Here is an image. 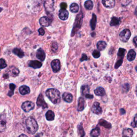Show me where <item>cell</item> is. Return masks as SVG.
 Returning <instances> with one entry per match:
<instances>
[{
    "label": "cell",
    "instance_id": "9a60e30c",
    "mask_svg": "<svg viewBox=\"0 0 137 137\" xmlns=\"http://www.w3.org/2000/svg\"><path fill=\"white\" fill-rule=\"evenodd\" d=\"M59 18L62 21H65L68 18L69 12L66 9H61L59 11Z\"/></svg>",
    "mask_w": 137,
    "mask_h": 137
},
{
    "label": "cell",
    "instance_id": "e575fe53",
    "mask_svg": "<svg viewBox=\"0 0 137 137\" xmlns=\"http://www.w3.org/2000/svg\"><path fill=\"white\" fill-rule=\"evenodd\" d=\"M78 132H79L80 136H82V137L84 136H85V132H84V131H83V130L82 124H81L78 126Z\"/></svg>",
    "mask_w": 137,
    "mask_h": 137
},
{
    "label": "cell",
    "instance_id": "83f0119b",
    "mask_svg": "<svg viewBox=\"0 0 137 137\" xmlns=\"http://www.w3.org/2000/svg\"><path fill=\"white\" fill-rule=\"evenodd\" d=\"M12 52L15 55L18 56L20 58H23V57L24 56V53L21 49L16 48L13 49Z\"/></svg>",
    "mask_w": 137,
    "mask_h": 137
},
{
    "label": "cell",
    "instance_id": "1f68e13d",
    "mask_svg": "<svg viewBox=\"0 0 137 137\" xmlns=\"http://www.w3.org/2000/svg\"><path fill=\"white\" fill-rule=\"evenodd\" d=\"M99 124L101 126H103L104 127H105L107 129H110L111 128V125L108 122H107V121H105L104 119H101L99 122Z\"/></svg>",
    "mask_w": 137,
    "mask_h": 137
},
{
    "label": "cell",
    "instance_id": "8992f818",
    "mask_svg": "<svg viewBox=\"0 0 137 137\" xmlns=\"http://www.w3.org/2000/svg\"><path fill=\"white\" fill-rule=\"evenodd\" d=\"M131 33L129 29H124L119 33V39L123 42H127L131 37Z\"/></svg>",
    "mask_w": 137,
    "mask_h": 137
},
{
    "label": "cell",
    "instance_id": "ba28073f",
    "mask_svg": "<svg viewBox=\"0 0 137 137\" xmlns=\"http://www.w3.org/2000/svg\"><path fill=\"white\" fill-rule=\"evenodd\" d=\"M39 23L43 27H48L51 25L52 23V19L48 17H42L39 20Z\"/></svg>",
    "mask_w": 137,
    "mask_h": 137
},
{
    "label": "cell",
    "instance_id": "681fc988",
    "mask_svg": "<svg viewBox=\"0 0 137 137\" xmlns=\"http://www.w3.org/2000/svg\"><path fill=\"white\" fill-rule=\"evenodd\" d=\"M22 136H24V137H27V136H26V135H21V136H20L19 137H22Z\"/></svg>",
    "mask_w": 137,
    "mask_h": 137
},
{
    "label": "cell",
    "instance_id": "f6af8a7d",
    "mask_svg": "<svg viewBox=\"0 0 137 137\" xmlns=\"http://www.w3.org/2000/svg\"><path fill=\"white\" fill-rule=\"evenodd\" d=\"M85 96L86 97V98L87 99H92L93 98V95H91V94H86V95H85Z\"/></svg>",
    "mask_w": 137,
    "mask_h": 137
},
{
    "label": "cell",
    "instance_id": "7dc6e473",
    "mask_svg": "<svg viewBox=\"0 0 137 137\" xmlns=\"http://www.w3.org/2000/svg\"><path fill=\"white\" fill-rule=\"evenodd\" d=\"M137 36H135L134 39H133V42H134V44L136 47H137Z\"/></svg>",
    "mask_w": 137,
    "mask_h": 137
},
{
    "label": "cell",
    "instance_id": "836d02e7",
    "mask_svg": "<svg viewBox=\"0 0 137 137\" xmlns=\"http://www.w3.org/2000/svg\"><path fill=\"white\" fill-rule=\"evenodd\" d=\"M6 129V124L5 122L0 121V132H3Z\"/></svg>",
    "mask_w": 137,
    "mask_h": 137
},
{
    "label": "cell",
    "instance_id": "603a6c76",
    "mask_svg": "<svg viewBox=\"0 0 137 137\" xmlns=\"http://www.w3.org/2000/svg\"><path fill=\"white\" fill-rule=\"evenodd\" d=\"M96 16L94 14H93L92 18L91 20V22H90V26H91L92 30L95 29L96 24Z\"/></svg>",
    "mask_w": 137,
    "mask_h": 137
},
{
    "label": "cell",
    "instance_id": "b9f144b4",
    "mask_svg": "<svg viewBox=\"0 0 137 137\" xmlns=\"http://www.w3.org/2000/svg\"><path fill=\"white\" fill-rule=\"evenodd\" d=\"M38 32H39V35H43L45 34V30L44 29H43V28L41 27V28H40L38 30Z\"/></svg>",
    "mask_w": 137,
    "mask_h": 137
},
{
    "label": "cell",
    "instance_id": "30bf717a",
    "mask_svg": "<svg viewBox=\"0 0 137 137\" xmlns=\"http://www.w3.org/2000/svg\"><path fill=\"white\" fill-rule=\"evenodd\" d=\"M36 105H37L39 107H41L43 109L48 108V105L45 101V100L43 99V96L42 94H40L39 95L37 99V101H36Z\"/></svg>",
    "mask_w": 137,
    "mask_h": 137
},
{
    "label": "cell",
    "instance_id": "ee69618b",
    "mask_svg": "<svg viewBox=\"0 0 137 137\" xmlns=\"http://www.w3.org/2000/svg\"><path fill=\"white\" fill-rule=\"evenodd\" d=\"M87 60H88L87 56V55L86 54H83L82 56V57L81 58V61L82 62L83 61H87Z\"/></svg>",
    "mask_w": 137,
    "mask_h": 137
},
{
    "label": "cell",
    "instance_id": "7a4b0ae2",
    "mask_svg": "<svg viewBox=\"0 0 137 137\" xmlns=\"http://www.w3.org/2000/svg\"><path fill=\"white\" fill-rule=\"evenodd\" d=\"M25 125L27 132L31 135H34L37 132L39 128L37 122L31 117H29L26 119Z\"/></svg>",
    "mask_w": 137,
    "mask_h": 137
},
{
    "label": "cell",
    "instance_id": "4fadbf2b",
    "mask_svg": "<svg viewBox=\"0 0 137 137\" xmlns=\"http://www.w3.org/2000/svg\"><path fill=\"white\" fill-rule=\"evenodd\" d=\"M86 106L85 100L82 97H80L78 101L77 110L78 111H82L85 109Z\"/></svg>",
    "mask_w": 137,
    "mask_h": 137
},
{
    "label": "cell",
    "instance_id": "e0dca14e",
    "mask_svg": "<svg viewBox=\"0 0 137 137\" xmlns=\"http://www.w3.org/2000/svg\"><path fill=\"white\" fill-rule=\"evenodd\" d=\"M19 93L22 95H25L28 94L30 93V88L29 87L26 85H23L21 86L19 88Z\"/></svg>",
    "mask_w": 137,
    "mask_h": 137
},
{
    "label": "cell",
    "instance_id": "f35d334b",
    "mask_svg": "<svg viewBox=\"0 0 137 137\" xmlns=\"http://www.w3.org/2000/svg\"><path fill=\"white\" fill-rule=\"evenodd\" d=\"M120 2L123 6H126L130 3L131 0H120Z\"/></svg>",
    "mask_w": 137,
    "mask_h": 137
},
{
    "label": "cell",
    "instance_id": "3957f363",
    "mask_svg": "<svg viewBox=\"0 0 137 137\" xmlns=\"http://www.w3.org/2000/svg\"><path fill=\"white\" fill-rule=\"evenodd\" d=\"M82 19H83V15L82 11L76 16V18L75 19V22L74 23V25H73V28L72 29V31L71 32V36H74L75 34L77 32L78 30L81 28L82 23Z\"/></svg>",
    "mask_w": 137,
    "mask_h": 137
},
{
    "label": "cell",
    "instance_id": "9c48e42d",
    "mask_svg": "<svg viewBox=\"0 0 137 137\" xmlns=\"http://www.w3.org/2000/svg\"><path fill=\"white\" fill-rule=\"evenodd\" d=\"M51 66L54 72H58L60 69H61V63L59 60L58 59H55L53 60L51 62Z\"/></svg>",
    "mask_w": 137,
    "mask_h": 137
},
{
    "label": "cell",
    "instance_id": "f907efd6",
    "mask_svg": "<svg viewBox=\"0 0 137 137\" xmlns=\"http://www.w3.org/2000/svg\"><path fill=\"white\" fill-rule=\"evenodd\" d=\"M2 10V8H0V12H1Z\"/></svg>",
    "mask_w": 137,
    "mask_h": 137
},
{
    "label": "cell",
    "instance_id": "5b68a950",
    "mask_svg": "<svg viewBox=\"0 0 137 137\" xmlns=\"http://www.w3.org/2000/svg\"><path fill=\"white\" fill-rule=\"evenodd\" d=\"M54 0H45L44 7L47 14H51L54 10Z\"/></svg>",
    "mask_w": 137,
    "mask_h": 137
},
{
    "label": "cell",
    "instance_id": "d590c367",
    "mask_svg": "<svg viewBox=\"0 0 137 137\" xmlns=\"http://www.w3.org/2000/svg\"><path fill=\"white\" fill-rule=\"evenodd\" d=\"M6 66H7V64H6L5 60L3 58L0 59V69H4L6 67Z\"/></svg>",
    "mask_w": 137,
    "mask_h": 137
},
{
    "label": "cell",
    "instance_id": "7bdbcfd3",
    "mask_svg": "<svg viewBox=\"0 0 137 137\" xmlns=\"http://www.w3.org/2000/svg\"><path fill=\"white\" fill-rule=\"evenodd\" d=\"M60 6H61V9H66L67 8V4L65 2H62L61 3Z\"/></svg>",
    "mask_w": 137,
    "mask_h": 137
},
{
    "label": "cell",
    "instance_id": "277c9868",
    "mask_svg": "<svg viewBox=\"0 0 137 137\" xmlns=\"http://www.w3.org/2000/svg\"><path fill=\"white\" fill-rule=\"evenodd\" d=\"M126 52V51L125 49L122 48H119L118 54H117V62H116L115 65V69H118L120 66L122 65Z\"/></svg>",
    "mask_w": 137,
    "mask_h": 137
},
{
    "label": "cell",
    "instance_id": "f1b7e54d",
    "mask_svg": "<svg viewBox=\"0 0 137 137\" xmlns=\"http://www.w3.org/2000/svg\"><path fill=\"white\" fill-rule=\"evenodd\" d=\"M91 136L93 137H97L100 135V129L99 127H96L94 129H93L91 132Z\"/></svg>",
    "mask_w": 137,
    "mask_h": 137
},
{
    "label": "cell",
    "instance_id": "ffe728a7",
    "mask_svg": "<svg viewBox=\"0 0 137 137\" xmlns=\"http://www.w3.org/2000/svg\"><path fill=\"white\" fill-rule=\"evenodd\" d=\"M136 57V53L133 49H131L129 52L128 56H127V59L129 61L131 62L133 61Z\"/></svg>",
    "mask_w": 137,
    "mask_h": 137
},
{
    "label": "cell",
    "instance_id": "2e32d148",
    "mask_svg": "<svg viewBox=\"0 0 137 137\" xmlns=\"http://www.w3.org/2000/svg\"><path fill=\"white\" fill-rule=\"evenodd\" d=\"M36 56L37 58L41 61H44L46 58L45 53L43 51V50L41 48H39L37 52H36Z\"/></svg>",
    "mask_w": 137,
    "mask_h": 137
},
{
    "label": "cell",
    "instance_id": "8d00e7d4",
    "mask_svg": "<svg viewBox=\"0 0 137 137\" xmlns=\"http://www.w3.org/2000/svg\"><path fill=\"white\" fill-rule=\"evenodd\" d=\"M92 55L94 58H98L100 57L101 54H100V52H99V51H98V50H94L92 53Z\"/></svg>",
    "mask_w": 137,
    "mask_h": 137
},
{
    "label": "cell",
    "instance_id": "6da1fadb",
    "mask_svg": "<svg viewBox=\"0 0 137 137\" xmlns=\"http://www.w3.org/2000/svg\"><path fill=\"white\" fill-rule=\"evenodd\" d=\"M46 94L54 104H58L61 101V93L57 89H48L46 92Z\"/></svg>",
    "mask_w": 137,
    "mask_h": 137
},
{
    "label": "cell",
    "instance_id": "c3c4849f",
    "mask_svg": "<svg viewBox=\"0 0 137 137\" xmlns=\"http://www.w3.org/2000/svg\"><path fill=\"white\" fill-rule=\"evenodd\" d=\"M3 77H4V78H8L9 77V75L8 74V73H6L5 75H4V76H3Z\"/></svg>",
    "mask_w": 137,
    "mask_h": 137
},
{
    "label": "cell",
    "instance_id": "5bb4252c",
    "mask_svg": "<svg viewBox=\"0 0 137 137\" xmlns=\"http://www.w3.org/2000/svg\"><path fill=\"white\" fill-rule=\"evenodd\" d=\"M103 5L106 8H112L115 5V0H102Z\"/></svg>",
    "mask_w": 137,
    "mask_h": 137
},
{
    "label": "cell",
    "instance_id": "d6a6232c",
    "mask_svg": "<svg viewBox=\"0 0 137 137\" xmlns=\"http://www.w3.org/2000/svg\"><path fill=\"white\" fill-rule=\"evenodd\" d=\"M9 87L10 90V91L8 92V95L9 96H11L14 93V89L16 88V85L14 84V83H10V84L9 85Z\"/></svg>",
    "mask_w": 137,
    "mask_h": 137
},
{
    "label": "cell",
    "instance_id": "60d3db41",
    "mask_svg": "<svg viewBox=\"0 0 137 137\" xmlns=\"http://www.w3.org/2000/svg\"><path fill=\"white\" fill-rule=\"evenodd\" d=\"M129 87H130L129 84H128V83H126V84L124 85L123 86V90H124V91H126L125 92H127L129 90Z\"/></svg>",
    "mask_w": 137,
    "mask_h": 137
},
{
    "label": "cell",
    "instance_id": "ab89813d",
    "mask_svg": "<svg viewBox=\"0 0 137 137\" xmlns=\"http://www.w3.org/2000/svg\"><path fill=\"white\" fill-rule=\"evenodd\" d=\"M131 125L134 128H135L137 127V115H136L135 116L134 119H133V122H132L131 123Z\"/></svg>",
    "mask_w": 137,
    "mask_h": 137
},
{
    "label": "cell",
    "instance_id": "d6986e66",
    "mask_svg": "<svg viewBox=\"0 0 137 137\" xmlns=\"http://www.w3.org/2000/svg\"><path fill=\"white\" fill-rule=\"evenodd\" d=\"M62 98L64 101L68 103H71L73 101V96L71 94H70L69 93L65 92L63 93Z\"/></svg>",
    "mask_w": 137,
    "mask_h": 137
},
{
    "label": "cell",
    "instance_id": "8fae6325",
    "mask_svg": "<svg viewBox=\"0 0 137 137\" xmlns=\"http://www.w3.org/2000/svg\"><path fill=\"white\" fill-rule=\"evenodd\" d=\"M92 111L96 115H100L102 112V110L100 107V103L98 102H95L92 107Z\"/></svg>",
    "mask_w": 137,
    "mask_h": 137
},
{
    "label": "cell",
    "instance_id": "f546056e",
    "mask_svg": "<svg viewBox=\"0 0 137 137\" xmlns=\"http://www.w3.org/2000/svg\"><path fill=\"white\" fill-rule=\"evenodd\" d=\"M70 11L73 13H77L78 12L79 9V5L76 3H73L71 4L70 6Z\"/></svg>",
    "mask_w": 137,
    "mask_h": 137
},
{
    "label": "cell",
    "instance_id": "ac0fdd59",
    "mask_svg": "<svg viewBox=\"0 0 137 137\" xmlns=\"http://www.w3.org/2000/svg\"><path fill=\"white\" fill-rule=\"evenodd\" d=\"M42 65V63L38 61H30L28 62V66L34 69L40 68Z\"/></svg>",
    "mask_w": 137,
    "mask_h": 137
},
{
    "label": "cell",
    "instance_id": "bcb514c9",
    "mask_svg": "<svg viewBox=\"0 0 137 137\" xmlns=\"http://www.w3.org/2000/svg\"><path fill=\"white\" fill-rule=\"evenodd\" d=\"M120 112H121V113L122 115L125 114V110L124 109L122 108V109H120Z\"/></svg>",
    "mask_w": 137,
    "mask_h": 137
},
{
    "label": "cell",
    "instance_id": "484cf974",
    "mask_svg": "<svg viewBox=\"0 0 137 137\" xmlns=\"http://www.w3.org/2000/svg\"><path fill=\"white\" fill-rule=\"evenodd\" d=\"M120 19L116 17H113L111 18V21L110 23V25L111 26H117L120 24Z\"/></svg>",
    "mask_w": 137,
    "mask_h": 137
},
{
    "label": "cell",
    "instance_id": "74e56055",
    "mask_svg": "<svg viewBox=\"0 0 137 137\" xmlns=\"http://www.w3.org/2000/svg\"><path fill=\"white\" fill-rule=\"evenodd\" d=\"M52 50L53 51V52H56L58 49V45L56 42H54L52 45Z\"/></svg>",
    "mask_w": 137,
    "mask_h": 137
},
{
    "label": "cell",
    "instance_id": "52a82bcc",
    "mask_svg": "<svg viewBox=\"0 0 137 137\" xmlns=\"http://www.w3.org/2000/svg\"><path fill=\"white\" fill-rule=\"evenodd\" d=\"M35 107L34 103L32 101H27L23 103L22 105V108L25 112H29L33 110Z\"/></svg>",
    "mask_w": 137,
    "mask_h": 137
},
{
    "label": "cell",
    "instance_id": "4316f807",
    "mask_svg": "<svg viewBox=\"0 0 137 137\" xmlns=\"http://www.w3.org/2000/svg\"><path fill=\"white\" fill-rule=\"evenodd\" d=\"M90 87L88 85H83L81 87V93L82 94L83 96L86 94H89Z\"/></svg>",
    "mask_w": 137,
    "mask_h": 137
},
{
    "label": "cell",
    "instance_id": "4dcf8cb0",
    "mask_svg": "<svg viewBox=\"0 0 137 137\" xmlns=\"http://www.w3.org/2000/svg\"><path fill=\"white\" fill-rule=\"evenodd\" d=\"M84 6L87 10H91L93 8V3L91 0H87L85 2Z\"/></svg>",
    "mask_w": 137,
    "mask_h": 137
},
{
    "label": "cell",
    "instance_id": "7402d4cb",
    "mask_svg": "<svg viewBox=\"0 0 137 137\" xmlns=\"http://www.w3.org/2000/svg\"><path fill=\"white\" fill-rule=\"evenodd\" d=\"M46 117L47 120L49 121H52L54 120L55 118V113L52 110H48L46 113Z\"/></svg>",
    "mask_w": 137,
    "mask_h": 137
},
{
    "label": "cell",
    "instance_id": "7c38bea8",
    "mask_svg": "<svg viewBox=\"0 0 137 137\" xmlns=\"http://www.w3.org/2000/svg\"><path fill=\"white\" fill-rule=\"evenodd\" d=\"M7 73L9 75L13 77H16L19 75V71L17 68L15 67L14 66H12L9 67V68L8 69Z\"/></svg>",
    "mask_w": 137,
    "mask_h": 137
},
{
    "label": "cell",
    "instance_id": "d4e9b609",
    "mask_svg": "<svg viewBox=\"0 0 137 137\" xmlns=\"http://www.w3.org/2000/svg\"><path fill=\"white\" fill-rule=\"evenodd\" d=\"M122 135L123 137H131L133 135V131L131 129H126L123 131Z\"/></svg>",
    "mask_w": 137,
    "mask_h": 137
},
{
    "label": "cell",
    "instance_id": "cb8c5ba5",
    "mask_svg": "<svg viewBox=\"0 0 137 137\" xmlns=\"http://www.w3.org/2000/svg\"><path fill=\"white\" fill-rule=\"evenodd\" d=\"M107 47V43L103 41H100L97 43V48L98 51H101L104 50Z\"/></svg>",
    "mask_w": 137,
    "mask_h": 137
},
{
    "label": "cell",
    "instance_id": "44dd1931",
    "mask_svg": "<svg viewBox=\"0 0 137 137\" xmlns=\"http://www.w3.org/2000/svg\"><path fill=\"white\" fill-rule=\"evenodd\" d=\"M94 93L97 96H102L105 95L106 94V92L105 89L102 87H99L94 90Z\"/></svg>",
    "mask_w": 137,
    "mask_h": 137
}]
</instances>
